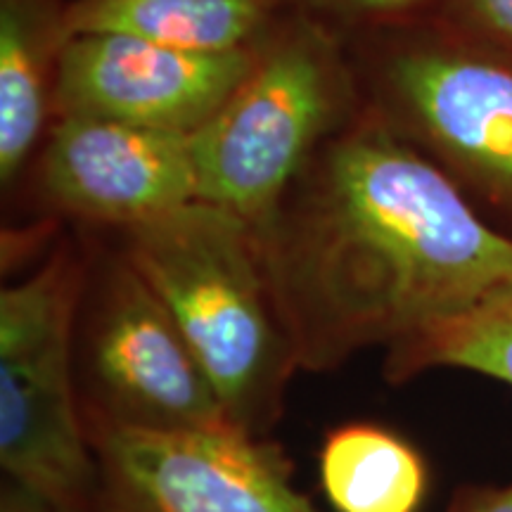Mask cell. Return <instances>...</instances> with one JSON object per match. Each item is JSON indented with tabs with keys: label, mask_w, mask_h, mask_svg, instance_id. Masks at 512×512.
Returning a JSON list of instances; mask_svg holds the SVG:
<instances>
[{
	"label": "cell",
	"mask_w": 512,
	"mask_h": 512,
	"mask_svg": "<svg viewBox=\"0 0 512 512\" xmlns=\"http://www.w3.org/2000/svg\"><path fill=\"white\" fill-rule=\"evenodd\" d=\"M446 0H283V8L351 38L437 19Z\"/></svg>",
	"instance_id": "5bb4252c"
},
{
	"label": "cell",
	"mask_w": 512,
	"mask_h": 512,
	"mask_svg": "<svg viewBox=\"0 0 512 512\" xmlns=\"http://www.w3.org/2000/svg\"><path fill=\"white\" fill-rule=\"evenodd\" d=\"M448 512H512V482L505 486H463Z\"/></svg>",
	"instance_id": "2e32d148"
},
{
	"label": "cell",
	"mask_w": 512,
	"mask_h": 512,
	"mask_svg": "<svg viewBox=\"0 0 512 512\" xmlns=\"http://www.w3.org/2000/svg\"><path fill=\"white\" fill-rule=\"evenodd\" d=\"M254 50L195 53L121 34L72 36L55 91L57 117H98L192 136L245 79Z\"/></svg>",
	"instance_id": "9c48e42d"
},
{
	"label": "cell",
	"mask_w": 512,
	"mask_h": 512,
	"mask_svg": "<svg viewBox=\"0 0 512 512\" xmlns=\"http://www.w3.org/2000/svg\"><path fill=\"white\" fill-rule=\"evenodd\" d=\"M283 12V0H69L67 34H121L230 53L256 46Z\"/></svg>",
	"instance_id": "8fae6325"
},
{
	"label": "cell",
	"mask_w": 512,
	"mask_h": 512,
	"mask_svg": "<svg viewBox=\"0 0 512 512\" xmlns=\"http://www.w3.org/2000/svg\"><path fill=\"white\" fill-rule=\"evenodd\" d=\"M17 190L38 219L100 230L136 226L197 200L190 136L57 117Z\"/></svg>",
	"instance_id": "ba28073f"
},
{
	"label": "cell",
	"mask_w": 512,
	"mask_h": 512,
	"mask_svg": "<svg viewBox=\"0 0 512 512\" xmlns=\"http://www.w3.org/2000/svg\"><path fill=\"white\" fill-rule=\"evenodd\" d=\"M107 233L176 320L228 420L268 437L302 368L252 223L192 200Z\"/></svg>",
	"instance_id": "7a4b0ae2"
},
{
	"label": "cell",
	"mask_w": 512,
	"mask_h": 512,
	"mask_svg": "<svg viewBox=\"0 0 512 512\" xmlns=\"http://www.w3.org/2000/svg\"><path fill=\"white\" fill-rule=\"evenodd\" d=\"M83 278L86 238L76 228L0 292V465L57 512L98 510L74 358Z\"/></svg>",
	"instance_id": "5b68a950"
},
{
	"label": "cell",
	"mask_w": 512,
	"mask_h": 512,
	"mask_svg": "<svg viewBox=\"0 0 512 512\" xmlns=\"http://www.w3.org/2000/svg\"><path fill=\"white\" fill-rule=\"evenodd\" d=\"M69 0H0V188L12 195L55 121Z\"/></svg>",
	"instance_id": "30bf717a"
},
{
	"label": "cell",
	"mask_w": 512,
	"mask_h": 512,
	"mask_svg": "<svg viewBox=\"0 0 512 512\" xmlns=\"http://www.w3.org/2000/svg\"><path fill=\"white\" fill-rule=\"evenodd\" d=\"M95 512H98V510H95Z\"/></svg>",
	"instance_id": "ac0fdd59"
},
{
	"label": "cell",
	"mask_w": 512,
	"mask_h": 512,
	"mask_svg": "<svg viewBox=\"0 0 512 512\" xmlns=\"http://www.w3.org/2000/svg\"><path fill=\"white\" fill-rule=\"evenodd\" d=\"M256 235L304 373L392 349L512 283V235L366 110Z\"/></svg>",
	"instance_id": "6da1fadb"
},
{
	"label": "cell",
	"mask_w": 512,
	"mask_h": 512,
	"mask_svg": "<svg viewBox=\"0 0 512 512\" xmlns=\"http://www.w3.org/2000/svg\"><path fill=\"white\" fill-rule=\"evenodd\" d=\"M363 114L347 41L285 10L219 112L190 136L197 200L264 228L313 155Z\"/></svg>",
	"instance_id": "3957f363"
},
{
	"label": "cell",
	"mask_w": 512,
	"mask_h": 512,
	"mask_svg": "<svg viewBox=\"0 0 512 512\" xmlns=\"http://www.w3.org/2000/svg\"><path fill=\"white\" fill-rule=\"evenodd\" d=\"M318 477L335 512H420L430 494V467L418 446L368 420L325 434Z\"/></svg>",
	"instance_id": "7c38bea8"
},
{
	"label": "cell",
	"mask_w": 512,
	"mask_h": 512,
	"mask_svg": "<svg viewBox=\"0 0 512 512\" xmlns=\"http://www.w3.org/2000/svg\"><path fill=\"white\" fill-rule=\"evenodd\" d=\"M441 368L467 370L512 387V283L384 351L387 382H408Z\"/></svg>",
	"instance_id": "4fadbf2b"
},
{
	"label": "cell",
	"mask_w": 512,
	"mask_h": 512,
	"mask_svg": "<svg viewBox=\"0 0 512 512\" xmlns=\"http://www.w3.org/2000/svg\"><path fill=\"white\" fill-rule=\"evenodd\" d=\"M98 512H318L268 437L238 430L152 432L86 425Z\"/></svg>",
	"instance_id": "52a82bcc"
},
{
	"label": "cell",
	"mask_w": 512,
	"mask_h": 512,
	"mask_svg": "<svg viewBox=\"0 0 512 512\" xmlns=\"http://www.w3.org/2000/svg\"><path fill=\"white\" fill-rule=\"evenodd\" d=\"M74 358L83 422L152 432L235 427L176 320L107 230L81 228Z\"/></svg>",
	"instance_id": "8992f818"
},
{
	"label": "cell",
	"mask_w": 512,
	"mask_h": 512,
	"mask_svg": "<svg viewBox=\"0 0 512 512\" xmlns=\"http://www.w3.org/2000/svg\"><path fill=\"white\" fill-rule=\"evenodd\" d=\"M0 512H57L55 505L46 496L38 494L24 482L12 477H3L0 489Z\"/></svg>",
	"instance_id": "e0dca14e"
},
{
	"label": "cell",
	"mask_w": 512,
	"mask_h": 512,
	"mask_svg": "<svg viewBox=\"0 0 512 512\" xmlns=\"http://www.w3.org/2000/svg\"><path fill=\"white\" fill-rule=\"evenodd\" d=\"M441 19L482 41L512 50V0H446Z\"/></svg>",
	"instance_id": "9a60e30c"
},
{
	"label": "cell",
	"mask_w": 512,
	"mask_h": 512,
	"mask_svg": "<svg viewBox=\"0 0 512 512\" xmlns=\"http://www.w3.org/2000/svg\"><path fill=\"white\" fill-rule=\"evenodd\" d=\"M347 46L363 110L512 219V50L441 17Z\"/></svg>",
	"instance_id": "277c9868"
}]
</instances>
